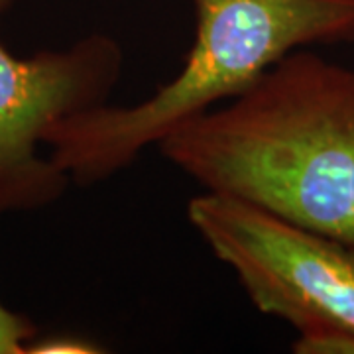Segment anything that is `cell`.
Listing matches in <instances>:
<instances>
[{
  "label": "cell",
  "instance_id": "cell-2",
  "mask_svg": "<svg viewBox=\"0 0 354 354\" xmlns=\"http://www.w3.org/2000/svg\"><path fill=\"white\" fill-rule=\"evenodd\" d=\"M195 41L169 83L132 106L109 102L71 114L44 146L69 181L95 185L150 146L230 101L288 53L354 41V0H193Z\"/></svg>",
  "mask_w": 354,
  "mask_h": 354
},
{
  "label": "cell",
  "instance_id": "cell-6",
  "mask_svg": "<svg viewBox=\"0 0 354 354\" xmlns=\"http://www.w3.org/2000/svg\"><path fill=\"white\" fill-rule=\"evenodd\" d=\"M102 353L97 344L83 341V339H71V337H50L41 341H30L26 346V354H91Z\"/></svg>",
  "mask_w": 354,
  "mask_h": 354
},
{
  "label": "cell",
  "instance_id": "cell-5",
  "mask_svg": "<svg viewBox=\"0 0 354 354\" xmlns=\"http://www.w3.org/2000/svg\"><path fill=\"white\" fill-rule=\"evenodd\" d=\"M36 335L38 330L28 317L0 304V354H26L28 342Z\"/></svg>",
  "mask_w": 354,
  "mask_h": 354
},
{
  "label": "cell",
  "instance_id": "cell-1",
  "mask_svg": "<svg viewBox=\"0 0 354 354\" xmlns=\"http://www.w3.org/2000/svg\"><path fill=\"white\" fill-rule=\"evenodd\" d=\"M160 150L205 191L354 244V67L291 51Z\"/></svg>",
  "mask_w": 354,
  "mask_h": 354
},
{
  "label": "cell",
  "instance_id": "cell-4",
  "mask_svg": "<svg viewBox=\"0 0 354 354\" xmlns=\"http://www.w3.org/2000/svg\"><path fill=\"white\" fill-rule=\"evenodd\" d=\"M14 0H0V18ZM124 71V50L91 34L65 50L16 57L0 39V215L55 203L71 183L38 148L51 127L109 102Z\"/></svg>",
  "mask_w": 354,
  "mask_h": 354
},
{
  "label": "cell",
  "instance_id": "cell-3",
  "mask_svg": "<svg viewBox=\"0 0 354 354\" xmlns=\"http://www.w3.org/2000/svg\"><path fill=\"white\" fill-rule=\"evenodd\" d=\"M187 218L254 307L288 321L301 354H354V244L203 191Z\"/></svg>",
  "mask_w": 354,
  "mask_h": 354
}]
</instances>
